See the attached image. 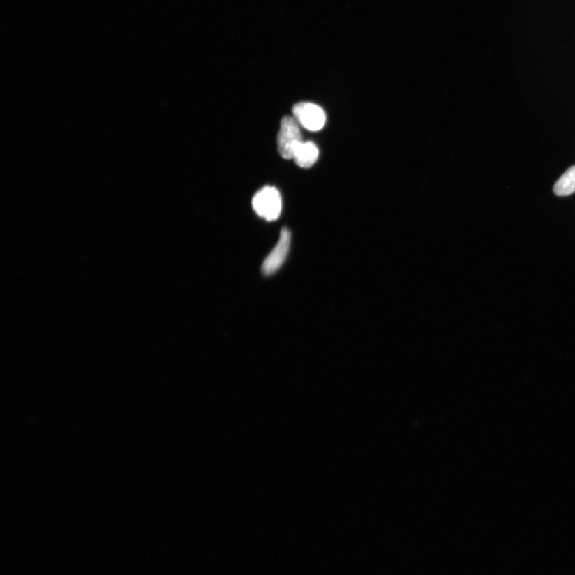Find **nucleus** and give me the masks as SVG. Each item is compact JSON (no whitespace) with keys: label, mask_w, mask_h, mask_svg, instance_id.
<instances>
[{"label":"nucleus","mask_w":575,"mask_h":575,"mask_svg":"<svg viewBox=\"0 0 575 575\" xmlns=\"http://www.w3.org/2000/svg\"><path fill=\"white\" fill-rule=\"evenodd\" d=\"M252 206L259 217L273 222L281 213L282 201L279 191L275 187L264 186L253 197Z\"/></svg>","instance_id":"1"},{"label":"nucleus","mask_w":575,"mask_h":575,"mask_svg":"<svg viewBox=\"0 0 575 575\" xmlns=\"http://www.w3.org/2000/svg\"><path fill=\"white\" fill-rule=\"evenodd\" d=\"M303 142L299 124L294 118L285 116L281 121L278 149L285 159H294L297 147Z\"/></svg>","instance_id":"2"},{"label":"nucleus","mask_w":575,"mask_h":575,"mask_svg":"<svg viewBox=\"0 0 575 575\" xmlns=\"http://www.w3.org/2000/svg\"><path fill=\"white\" fill-rule=\"evenodd\" d=\"M292 114L297 123L308 130L318 131L325 125V113L316 104L306 102L297 103L292 108Z\"/></svg>","instance_id":"3"},{"label":"nucleus","mask_w":575,"mask_h":575,"mask_svg":"<svg viewBox=\"0 0 575 575\" xmlns=\"http://www.w3.org/2000/svg\"><path fill=\"white\" fill-rule=\"evenodd\" d=\"M291 244V233L287 228L281 231L280 239L274 250L265 258L262 265L264 274L272 275L278 271L285 262L289 253Z\"/></svg>","instance_id":"4"},{"label":"nucleus","mask_w":575,"mask_h":575,"mask_svg":"<svg viewBox=\"0 0 575 575\" xmlns=\"http://www.w3.org/2000/svg\"><path fill=\"white\" fill-rule=\"evenodd\" d=\"M319 157V150L312 142H302L296 149L294 159L298 167L309 168L316 163Z\"/></svg>","instance_id":"5"},{"label":"nucleus","mask_w":575,"mask_h":575,"mask_svg":"<svg viewBox=\"0 0 575 575\" xmlns=\"http://www.w3.org/2000/svg\"><path fill=\"white\" fill-rule=\"evenodd\" d=\"M557 196L566 197L575 192V165L567 170L554 186Z\"/></svg>","instance_id":"6"}]
</instances>
